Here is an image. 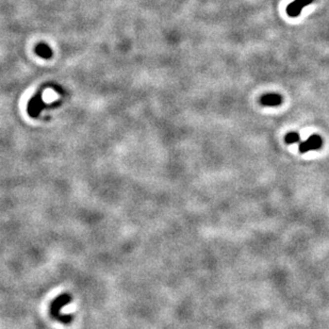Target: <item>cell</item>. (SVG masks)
Listing matches in <instances>:
<instances>
[{"mask_svg": "<svg viewBox=\"0 0 329 329\" xmlns=\"http://www.w3.org/2000/svg\"><path fill=\"white\" fill-rule=\"evenodd\" d=\"M284 102V98L279 94L276 93H268L264 94L260 97L259 103L264 107H277L280 106Z\"/></svg>", "mask_w": 329, "mask_h": 329, "instance_id": "3957f363", "label": "cell"}, {"mask_svg": "<svg viewBox=\"0 0 329 329\" xmlns=\"http://www.w3.org/2000/svg\"><path fill=\"white\" fill-rule=\"evenodd\" d=\"M323 146V140L319 136V134H312V136L307 139L304 142L299 143V151L301 153H306L310 150L320 149Z\"/></svg>", "mask_w": 329, "mask_h": 329, "instance_id": "6da1fadb", "label": "cell"}, {"mask_svg": "<svg viewBox=\"0 0 329 329\" xmlns=\"http://www.w3.org/2000/svg\"><path fill=\"white\" fill-rule=\"evenodd\" d=\"M299 140H300L299 133H298V132H295V131H292V132L287 133V136H286V138H285V141H286V143H287V144H295V143H298V142H299Z\"/></svg>", "mask_w": 329, "mask_h": 329, "instance_id": "277c9868", "label": "cell"}, {"mask_svg": "<svg viewBox=\"0 0 329 329\" xmlns=\"http://www.w3.org/2000/svg\"><path fill=\"white\" fill-rule=\"evenodd\" d=\"M313 1L314 0H294L293 2L288 4L287 14L290 17H297L300 14L301 10H303L305 6L312 3Z\"/></svg>", "mask_w": 329, "mask_h": 329, "instance_id": "7a4b0ae2", "label": "cell"}]
</instances>
